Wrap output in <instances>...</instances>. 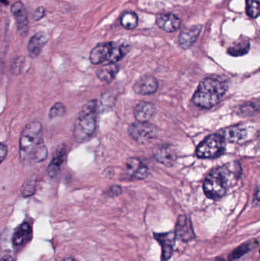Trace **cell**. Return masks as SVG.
<instances>
[{"mask_svg":"<svg viewBox=\"0 0 260 261\" xmlns=\"http://www.w3.org/2000/svg\"><path fill=\"white\" fill-rule=\"evenodd\" d=\"M36 190V182L35 180L26 181L21 189V194L23 197H29L32 196L35 193Z\"/></svg>","mask_w":260,"mask_h":261,"instance_id":"28","label":"cell"},{"mask_svg":"<svg viewBox=\"0 0 260 261\" xmlns=\"http://www.w3.org/2000/svg\"><path fill=\"white\" fill-rule=\"evenodd\" d=\"M225 142L218 133L210 135L197 147V156L203 159L218 158L224 153Z\"/></svg>","mask_w":260,"mask_h":261,"instance_id":"6","label":"cell"},{"mask_svg":"<svg viewBox=\"0 0 260 261\" xmlns=\"http://www.w3.org/2000/svg\"><path fill=\"white\" fill-rule=\"evenodd\" d=\"M42 130V125L38 122H31L24 127L19 140L20 156L23 161L40 163L47 158Z\"/></svg>","mask_w":260,"mask_h":261,"instance_id":"2","label":"cell"},{"mask_svg":"<svg viewBox=\"0 0 260 261\" xmlns=\"http://www.w3.org/2000/svg\"><path fill=\"white\" fill-rule=\"evenodd\" d=\"M154 156L157 161L168 167H174L177 160L175 148L168 144L156 147L154 150Z\"/></svg>","mask_w":260,"mask_h":261,"instance_id":"11","label":"cell"},{"mask_svg":"<svg viewBox=\"0 0 260 261\" xmlns=\"http://www.w3.org/2000/svg\"><path fill=\"white\" fill-rule=\"evenodd\" d=\"M258 245H259V241L258 240L249 241V242L242 244V245H240L238 248H235V249L229 254V261L238 260V259L242 257L243 256L247 254V253L250 252L253 248L258 247Z\"/></svg>","mask_w":260,"mask_h":261,"instance_id":"22","label":"cell"},{"mask_svg":"<svg viewBox=\"0 0 260 261\" xmlns=\"http://www.w3.org/2000/svg\"><path fill=\"white\" fill-rule=\"evenodd\" d=\"M155 105L148 102H140L134 108V114L137 122H148L156 114Z\"/></svg>","mask_w":260,"mask_h":261,"instance_id":"19","label":"cell"},{"mask_svg":"<svg viewBox=\"0 0 260 261\" xmlns=\"http://www.w3.org/2000/svg\"><path fill=\"white\" fill-rule=\"evenodd\" d=\"M122 187H119V186H113L111 187L109 190H108V196H111V197H114V196H119V195L122 193Z\"/></svg>","mask_w":260,"mask_h":261,"instance_id":"29","label":"cell"},{"mask_svg":"<svg viewBox=\"0 0 260 261\" xmlns=\"http://www.w3.org/2000/svg\"><path fill=\"white\" fill-rule=\"evenodd\" d=\"M47 41V37L44 32H39L34 35L27 45V51L29 56L32 58H37L41 54L43 47Z\"/></svg>","mask_w":260,"mask_h":261,"instance_id":"20","label":"cell"},{"mask_svg":"<svg viewBox=\"0 0 260 261\" xmlns=\"http://www.w3.org/2000/svg\"><path fill=\"white\" fill-rule=\"evenodd\" d=\"M158 88V82L153 76H143L136 82L134 90L140 95H150L155 93Z\"/></svg>","mask_w":260,"mask_h":261,"instance_id":"14","label":"cell"},{"mask_svg":"<svg viewBox=\"0 0 260 261\" xmlns=\"http://www.w3.org/2000/svg\"><path fill=\"white\" fill-rule=\"evenodd\" d=\"M259 188L256 189V193L254 194V198H253V205L254 206H259Z\"/></svg>","mask_w":260,"mask_h":261,"instance_id":"32","label":"cell"},{"mask_svg":"<svg viewBox=\"0 0 260 261\" xmlns=\"http://www.w3.org/2000/svg\"><path fill=\"white\" fill-rule=\"evenodd\" d=\"M96 101L91 100L84 105L79 112L73 129V137L77 142H85L94 135L96 129Z\"/></svg>","mask_w":260,"mask_h":261,"instance_id":"4","label":"cell"},{"mask_svg":"<svg viewBox=\"0 0 260 261\" xmlns=\"http://www.w3.org/2000/svg\"><path fill=\"white\" fill-rule=\"evenodd\" d=\"M32 238V230L28 223L21 224L13 236V246L16 249L23 248L26 244L28 243Z\"/></svg>","mask_w":260,"mask_h":261,"instance_id":"18","label":"cell"},{"mask_svg":"<svg viewBox=\"0 0 260 261\" xmlns=\"http://www.w3.org/2000/svg\"><path fill=\"white\" fill-rule=\"evenodd\" d=\"M121 22L125 29L132 30L138 24V17L134 12H126L122 15Z\"/></svg>","mask_w":260,"mask_h":261,"instance_id":"23","label":"cell"},{"mask_svg":"<svg viewBox=\"0 0 260 261\" xmlns=\"http://www.w3.org/2000/svg\"><path fill=\"white\" fill-rule=\"evenodd\" d=\"M0 261H15L13 257L10 255H5L0 259Z\"/></svg>","mask_w":260,"mask_h":261,"instance_id":"33","label":"cell"},{"mask_svg":"<svg viewBox=\"0 0 260 261\" xmlns=\"http://www.w3.org/2000/svg\"><path fill=\"white\" fill-rule=\"evenodd\" d=\"M227 90V84L220 78H206L198 85L192 100L197 107L211 109L219 103Z\"/></svg>","mask_w":260,"mask_h":261,"instance_id":"3","label":"cell"},{"mask_svg":"<svg viewBox=\"0 0 260 261\" xmlns=\"http://www.w3.org/2000/svg\"><path fill=\"white\" fill-rule=\"evenodd\" d=\"M250 42L249 41H239L235 43L233 46L229 47L228 54L234 57H240L245 55L250 50Z\"/></svg>","mask_w":260,"mask_h":261,"instance_id":"24","label":"cell"},{"mask_svg":"<svg viewBox=\"0 0 260 261\" xmlns=\"http://www.w3.org/2000/svg\"><path fill=\"white\" fill-rule=\"evenodd\" d=\"M67 158V148L64 144H61L56 147L53 153L51 161L47 167V173L51 178L56 177L61 171Z\"/></svg>","mask_w":260,"mask_h":261,"instance_id":"12","label":"cell"},{"mask_svg":"<svg viewBox=\"0 0 260 261\" xmlns=\"http://www.w3.org/2000/svg\"><path fill=\"white\" fill-rule=\"evenodd\" d=\"M130 136L139 144H148L157 138V127L148 122H137L133 123L128 129Z\"/></svg>","mask_w":260,"mask_h":261,"instance_id":"7","label":"cell"},{"mask_svg":"<svg viewBox=\"0 0 260 261\" xmlns=\"http://www.w3.org/2000/svg\"><path fill=\"white\" fill-rule=\"evenodd\" d=\"M12 12L15 17L18 32L21 35L27 34L28 29V20L24 5L21 2H16L12 6Z\"/></svg>","mask_w":260,"mask_h":261,"instance_id":"13","label":"cell"},{"mask_svg":"<svg viewBox=\"0 0 260 261\" xmlns=\"http://www.w3.org/2000/svg\"><path fill=\"white\" fill-rule=\"evenodd\" d=\"M66 113V108L64 104L56 102L50 108L49 112V119H53L62 117Z\"/></svg>","mask_w":260,"mask_h":261,"instance_id":"27","label":"cell"},{"mask_svg":"<svg viewBox=\"0 0 260 261\" xmlns=\"http://www.w3.org/2000/svg\"><path fill=\"white\" fill-rule=\"evenodd\" d=\"M44 15V9L43 8H38L35 13V19L39 20Z\"/></svg>","mask_w":260,"mask_h":261,"instance_id":"31","label":"cell"},{"mask_svg":"<svg viewBox=\"0 0 260 261\" xmlns=\"http://www.w3.org/2000/svg\"><path fill=\"white\" fill-rule=\"evenodd\" d=\"M259 112V100H254L243 105L240 109L239 113L242 116H251L255 114H258Z\"/></svg>","mask_w":260,"mask_h":261,"instance_id":"25","label":"cell"},{"mask_svg":"<svg viewBox=\"0 0 260 261\" xmlns=\"http://www.w3.org/2000/svg\"><path fill=\"white\" fill-rule=\"evenodd\" d=\"M215 261H225L224 260V259H223L222 257H218V258H217Z\"/></svg>","mask_w":260,"mask_h":261,"instance_id":"35","label":"cell"},{"mask_svg":"<svg viewBox=\"0 0 260 261\" xmlns=\"http://www.w3.org/2000/svg\"><path fill=\"white\" fill-rule=\"evenodd\" d=\"M222 136L224 141L230 143H239L244 141L247 136V132L244 126L241 125L227 127L218 132Z\"/></svg>","mask_w":260,"mask_h":261,"instance_id":"15","label":"cell"},{"mask_svg":"<svg viewBox=\"0 0 260 261\" xmlns=\"http://www.w3.org/2000/svg\"><path fill=\"white\" fill-rule=\"evenodd\" d=\"M176 237L183 242H189L195 238L192 222L185 215L179 216L175 231Z\"/></svg>","mask_w":260,"mask_h":261,"instance_id":"10","label":"cell"},{"mask_svg":"<svg viewBox=\"0 0 260 261\" xmlns=\"http://www.w3.org/2000/svg\"><path fill=\"white\" fill-rule=\"evenodd\" d=\"M246 12L252 18H257L259 15V0H246Z\"/></svg>","mask_w":260,"mask_h":261,"instance_id":"26","label":"cell"},{"mask_svg":"<svg viewBox=\"0 0 260 261\" xmlns=\"http://www.w3.org/2000/svg\"><path fill=\"white\" fill-rule=\"evenodd\" d=\"M128 49V46L125 44L117 43L99 44L92 50L90 60L93 64H102L105 61L116 64L126 55Z\"/></svg>","mask_w":260,"mask_h":261,"instance_id":"5","label":"cell"},{"mask_svg":"<svg viewBox=\"0 0 260 261\" xmlns=\"http://www.w3.org/2000/svg\"><path fill=\"white\" fill-rule=\"evenodd\" d=\"M7 147L4 144L0 143V164L6 159L7 156Z\"/></svg>","mask_w":260,"mask_h":261,"instance_id":"30","label":"cell"},{"mask_svg":"<svg viewBox=\"0 0 260 261\" xmlns=\"http://www.w3.org/2000/svg\"><path fill=\"white\" fill-rule=\"evenodd\" d=\"M123 173L127 178L132 179H145L149 173L148 166L138 158L127 160L123 167Z\"/></svg>","mask_w":260,"mask_h":261,"instance_id":"8","label":"cell"},{"mask_svg":"<svg viewBox=\"0 0 260 261\" xmlns=\"http://www.w3.org/2000/svg\"><path fill=\"white\" fill-rule=\"evenodd\" d=\"M154 239L160 243L162 248L161 261L170 260L174 254V248L175 246L176 237L174 231L165 233H154Z\"/></svg>","mask_w":260,"mask_h":261,"instance_id":"9","label":"cell"},{"mask_svg":"<svg viewBox=\"0 0 260 261\" xmlns=\"http://www.w3.org/2000/svg\"><path fill=\"white\" fill-rule=\"evenodd\" d=\"M62 261H76V260H75L74 259H73V258H71V257H69V258L64 259V260H62Z\"/></svg>","mask_w":260,"mask_h":261,"instance_id":"34","label":"cell"},{"mask_svg":"<svg viewBox=\"0 0 260 261\" xmlns=\"http://www.w3.org/2000/svg\"><path fill=\"white\" fill-rule=\"evenodd\" d=\"M241 172V167L237 162L228 163L213 169L206 176L203 184L205 194L214 200L221 199L230 186L237 182Z\"/></svg>","mask_w":260,"mask_h":261,"instance_id":"1","label":"cell"},{"mask_svg":"<svg viewBox=\"0 0 260 261\" xmlns=\"http://www.w3.org/2000/svg\"><path fill=\"white\" fill-rule=\"evenodd\" d=\"M201 29H203V26L196 24V25L192 26V27L185 29L180 34V38H179V42H180V46L183 49L190 48L199 37Z\"/></svg>","mask_w":260,"mask_h":261,"instance_id":"17","label":"cell"},{"mask_svg":"<svg viewBox=\"0 0 260 261\" xmlns=\"http://www.w3.org/2000/svg\"><path fill=\"white\" fill-rule=\"evenodd\" d=\"M2 2H3V3H5V4H8V2L6 1V0H1Z\"/></svg>","mask_w":260,"mask_h":261,"instance_id":"36","label":"cell"},{"mask_svg":"<svg viewBox=\"0 0 260 261\" xmlns=\"http://www.w3.org/2000/svg\"><path fill=\"white\" fill-rule=\"evenodd\" d=\"M157 26L166 32H174L180 29L181 20L177 15L172 13L163 14L159 15L156 19Z\"/></svg>","mask_w":260,"mask_h":261,"instance_id":"16","label":"cell"},{"mask_svg":"<svg viewBox=\"0 0 260 261\" xmlns=\"http://www.w3.org/2000/svg\"><path fill=\"white\" fill-rule=\"evenodd\" d=\"M119 67L116 64L108 63L98 70L96 75L100 81L105 83H111L119 73Z\"/></svg>","mask_w":260,"mask_h":261,"instance_id":"21","label":"cell"}]
</instances>
